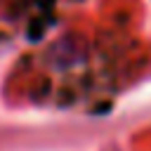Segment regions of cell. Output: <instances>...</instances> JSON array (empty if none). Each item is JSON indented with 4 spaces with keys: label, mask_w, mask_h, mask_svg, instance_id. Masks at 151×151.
Returning a JSON list of instances; mask_svg holds the SVG:
<instances>
[{
    "label": "cell",
    "mask_w": 151,
    "mask_h": 151,
    "mask_svg": "<svg viewBox=\"0 0 151 151\" xmlns=\"http://www.w3.org/2000/svg\"><path fill=\"white\" fill-rule=\"evenodd\" d=\"M38 5H40V7H52L54 0H38Z\"/></svg>",
    "instance_id": "obj_1"
}]
</instances>
